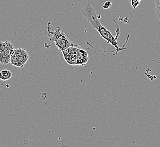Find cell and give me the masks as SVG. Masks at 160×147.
<instances>
[{
	"label": "cell",
	"mask_w": 160,
	"mask_h": 147,
	"mask_svg": "<svg viewBox=\"0 0 160 147\" xmlns=\"http://www.w3.org/2000/svg\"><path fill=\"white\" fill-rule=\"evenodd\" d=\"M62 54L66 62L71 65L83 66L89 60V56L86 51L71 46L63 50Z\"/></svg>",
	"instance_id": "1"
},
{
	"label": "cell",
	"mask_w": 160,
	"mask_h": 147,
	"mask_svg": "<svg viewBox=\"0 0 160 147\" xmlns=\"http://www.w3.org/2000/svg\"><path fill=\"white\" fill-rule=\"evenodd\" d=\"M48 33L52 35V37H50V41L55 43L57 48H58L62 52L69 47L80 46L81 45V44H74L71 42L59 27H55L54 32H51L49 30Z\"/></svg>",
	"instance_id": "2"
},
{
	"label": "cell",
	"mask_w": 160,
	"mask_h": 147,
	"mask_svg": "<svg viewBox=\"0 0 160 147\" xmlns=\"http://www.w3.org/2000/svg\"><path fill=\"white\" fill-rule=\"evenodd\" d=\"M81 13L86 18L90 26L97 31L102 26L99 20L98 16L97 15L95 8L90 2L86 3L83 6L82 9H81Z\"/></svg>",
	"instance_id": "3"
},
{
	"label": "cell",
	"mask_w": 160,
	"mask_h": 147,
	"mask_svg": "<svg viewBox=\"0 0 160 147\" xmlns=\"http://www.w3.org/2000/svg\"><path fill=\"white\" fill-rule=\"evenodd\" d=\"M29 59V55L25 49L19 47L18 48L14 49L10 55L11 64L18 67L22 68Z\"/></svg>",
	"instance_id": "4"
},
{
	"label": "cell",
	"mask_w": 160,
	"mask_h": 147,
	"mask_svg": "<svg viewBox=\"0 0 160 147\" xmlns=\"http://www.w3.org/2000/svg\"><path fill=\"white\" fill-rule=\"evenodd\" d=\"M14 49L9 41L0 42V62L2 64H8L10 62V55Z\"/></svg>",
	"instance_id": "5"
},
{
	"label": "cell",
	"mask_w": 160,
	"mask_h": 147,
	"mask_svg": "<svg viewBox=\"0 0 160 147\" xmlns=\"http://www.w3.org/2000/svg\"><path fill=\"white\" fill-rule=\"evenodd\" d=\"M98 31L100 34V35L105 40L107 41L108 43L111 44L112 45H113L115 47V48L116 49V54H118L121 50L126 49V48H124V47L120 48L119 46H118L117 41V39L115 38L111 32L108 31V29H106L105 27H103V26H102Z\"/></svg>",
	"instance_id": "6"
},
{
	"label": "cell",
	"mask_w": 160,
	"mask_h": 147,
	"mask_svg": "<svg viewBox=\"0 0 160 147\" xmlns=\"http://www.w3.org/2000/svg\"><path fill=\"white\" fill-rule=\"evenodd\" d=\"M12 76V72L9 70L3 69L0 71V79L6 81L10 79Z\"/></svg>",
	"instance_id": "7"
},
{
	"label": "cell",
	"mask_w": 160,
	"mask_h": 147,
	"mask_svg": "<svg viewBox=\"0 0 160 147\" xmlns=\"http://www.w3.org/2000/svg\"><path fill=\"white\" fill-rule=\"evenodd\" d=\"M155 6H156V12L157 14L158 18L160 21V0L155 1Z\"/></svg>",
	"instance_id": "8"
},
{
	"label": "cell",
	"mask_w": 160,
	"mask_h": 147,
	"mask_svg": "<svg viewBox=\"0 0 160 147\" xmlns=\"http://www.w3.org/2000/svg\"><path fill=\"white\" fill-rule=\"evenodd\" d=\"M129 1L131 3V5L134 9H136L138 8L140 2L138 0H129Z\"/></svg>",
	"instance_id": "9"
},
{
	"label": "cell",
	"mask_w": 160,
	"mask_h": 147,
	"mask_svg": "<svg viewBox=\"0 0 160 147\" xmlns=\"http://www.w3.org/2000/svg\"><path fill=\"white\" fill-rule=\"evenodd\" d=\"M112 6V3L110 1H106L104 5H103V8L104 9H108L111 7V6Z\"/></svg>",
	"instance_id": "10"
},
{
	"label": "cell",
	"mask_w": 160,
	"mask_h": 147,
	"mask_svg": "<svg viewBox=\"0 0 160 147\" xmlns=\"http://www.w3.org/2000/svg\"><path fill=\"white\" fill-rule=\"evenodd\" d=\"M138 1H140H140H142V0H138Z\"/></svg>",
	"instance_id": "11"
}]
</instances>
